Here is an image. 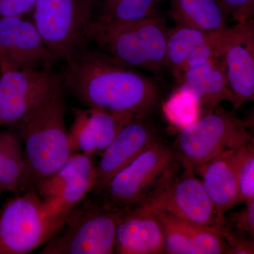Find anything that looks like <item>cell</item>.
<instances>
[{"label": "cell", "instance_id": "21", "mask_svg": "<svg viewBox=\"0 0 254 254\" xmlns=\"http://www.w3.org/2000/svg\"><path fill=\"white\" fill-rule=\"evenodd\" d=\"M170 14L176 24L202 31L228 26V18L218 0H170Z\"/></svg>", "mask_w": 254, "mask_h": 254}, {"label": "cell", "instance_id": "25", "mask_svg": "<svg viewBox=\"0 0 254 254\" xmlns=\"http://www.w3.org/2000/svg\"><path fill=\"white\" fill-rule=\"evenodd\" d=\"M241 203L247 204L254 195V133L247 144L240 176Z\"/></svg>", "mask_w": 254, "mask_h": 254}, {"label": "cell", "instance_id": "5", "mask_svg": "<svg viewBox=\"0 0 254 254\" xmlns=\"http://www.w3.org/2000/svg\"><path fill=\"white\" fill-rule=\"evenodd\" d=\"M247 127L235 111H228L219 105L181 130L174 145V160L195 171L225 150L248 144L252 134Z\"/></svg>", "mask_w": 254, "mask_h": 254}, {"label": "cell", "instance_id": "2", "mask_svg": "<svg viewBox=\"0 0 254 254\" xmlns=\"http://www.w3.org/2000/svg\"><path fill=\"white\" fill-rule=\"evenodd\" d=\"M168 31L161 15L132 21L93 20L88 38L91 44L124 65L160 73L167 68Z\"/></svg>", "mask_w": 254, "mask_h": 254}, {"label": "cell", "instance_id": "31", "mask_svg": "<svg viewBox=\"0 0 254 254\" xmlns=\"http://www.w3.org/2000/svg\"><path fill=\"white\" fill-rule=\"evenodd\" d=\"M1 194H2V193H1V192H0V195H1Z\"/></svg>", "mask_w": 254, "mask_h": 254}, {"label": "cell", "instance_id": "24", "mask_svg": "<svg viewBox=\"0 0 254 254\" xmlns=\"http://www.w3.org/2000/svg\"><path fill=\"white\" fill-rule=\"evenodd\" d=\"M163 113L170 123L182 129L195 123L201 116L196 95L189 87L180 84L163 105Z\"/></svg>", "mask_w": 254, "mask_h": 254}, {"label": "cell", "instance_id": "15", "mask_svg": "<svg viewBox=\"0 0 254 254\" xmlns=\"http://www.w3.org/2000/svg\"><path fill=\"white\" fill-rule=\"evenodd\" d=\"M115 254H165L163 228L153 209L143 203L123 209Z\"/></svg>", "mask_w": 254, "mask_h": 254}, {"label": "cell", "instance_id": "4", "mask_svg": "<svg viewBox=\"0 0 254 254\" xmlns=\"http://www.w3.org/2000/svg\"><path fill=\"white\" fill-rule=\"evenodd\" d=\"M68 215L53 214L34 187L0 208V254H27L46 245Z\"/></svg>", "mask_w": 254, "mask_h": 254}, {"label": "cell", "instance_id": "3", "mask_svg": "<svg viewBox=\"0 0 254 254\" xmlns=\"http://www.w3.org/2000/svg\"><path fill=\"white\" fill-rule=\"evenodd\" d=\"M64 88L60 84L45 104L18 127L33 187L59 170L73 154L65 123Z\"/></svg>", "mask_w": 254, "mask_h": 254}, {"label": "cell", "instance_id": "16", "mask_svg": "<svg viewBox=\"0 0 254 254\" xmlns=\"http://www.w3.org/2000/svg\"><path fill=\"white\" fill-rule=\"evenodd\" d=\"M133 117L100 109L76 110L68 130L70 145L73 153L93 156L102 155L119 132Z\"/></svg>", "mask_w": 254, "mask_h": 254}, {"label": "cell", "instance_id": "22", "mask_svg": "<svg viewBox=\"0 0 254 254\" xmlns=\"http://www.w3.org/2000/svg\"><path fill=\"white\" fill-rule=\"evenodd\" d=\"M213 31H205L176 24L168 28L165 50L166 67L180 79L187 60Z\"/></svg>", "mask_w": 254, "mask_h": 254}, {"label": "cell", "instance_id": "13", "mask_svg": "<svg viewBox=\"0 0 254 254\" xmlns=\"http://www.w3.org/2000/svg\"><path fill=\"white\" fill-rule=\"evenodd\" d=\"M247 150V145L225 150L195 171L213 203L219 230L225 225L227 212L241 203L240 171Z\"/></svg>", "mask_w": 254, "mask_h": 254}, {"label": "cell", "instance_id": "27", "mask_svg": "<svg viewBox=\"0 0 254 254\" xmlns=\"http://www.w3.org/2000/svg\"><path fill=\"white\" fill-rule=\"evenodd\" d=\"M37 0H0V17L17 16L33 11Z\"/></svg>", "mask_w": 254, "mask_h": 254}, {"label": "cell", "instance_id": "8", "mask_svg": "<svg viewBox=\"0 0 254 254\" xmlns=\"http://www.w3.org/2000/svg\"><path fill=\"white\" fill-rule=\"evenodd\" d=\"M122 210L98 205L74 207L59 232L43 246L41 254H115Z\"/></svg>", "mask_w": 254, "mask_h": 254}, {"label": "cell", "instance_id": "11", "mask_svg": "<svg viewBox=\"0 0 254 254\" xmlns=\"http://www.w3.org/2000/svg\"><path fill=\"white\" fill-rule=\"evenodd\" d=\"M95 165L93 156L74 153L59 170L37 184L35 189L51 213L68 215L93 190Z\"/></svg>", "mask_w": 254, "mask_h": 254}, {"label": "cell", "instance_id": "20", "mask_svg": "<svg viewBox=\"0 0 254 254\" xmlns=\"http://www.w3.org/2000/svg\"><path fill=\"white\" fill-rule=\"evenodd\" d=\"M33 187L18 131L0 127V192L18 195Z\"/></svg>", "mask_w": 254, "mask_h": 254}, {"label": "cell", "instance_id": "14", "mask_svg": "<svg viewBox=\"0 0 254 254\" xmlns=\"http://www.w3.org/2000/svg\"><path fill=\"white\" fill-rule=\"evenodd\" d=\"M157 141L156 130L147 118H133L125 124L95 165L93 191L102 193L117 174Z\"/></svg>", "mask_w": 254, "mask_h": 254}, {"label": "cell", "instance_id": "23", "mask_svg": "<svg viewBox=\"0 0 254 254\" xmlns=\"http://www.w3.org/2000/svg\"><path fill=\"white\" fill-rule=\"evenodd\" d=\"M93 20L132 21L161 15L155 0H92Z\"/></svg>", "mask_w": 254, "mask_h": 254}, {"label": "cell", "instance_id": "26", "mask_svg": "<svg viewBox=\"0 0 254 254\" xmlns=\"http://www.w3.org/2000/svg\"><path fill=\"white\" fill-rule=\"evenodd\" d=\"M227 18L237 23H254V0H218Z\"/></svg>", "mask_w": 254, "mask_h": 254}, {"label": "cell", "instance_id": "17", "mask_svg": "<svg viewBox=\"0 0 254 254\" xmlns=\"http://www.w3.org/2000/svg\"><path fill=\"white\" fill-rule=\"evenodd\" d=\"M163 228L165 254H230L221 230L181 220L153 210Z\"/></svg>", "mask_w": 254, "mask_h": 254}, {"label": "cell", "instance_id": "29", "mask_svg": "<svg viewBox=\"0 0 254 254\" xmlns=\"http://www.w3.org/2000/svg\"><path fill=\"white\" fill-rule=\"evenodd\" d=\"M246 124H247V127L250 126V125H252V126H254V108L253 112H252V117H251L250 121L247 122Z\"/></svg>", "mask_w": 254, "mask_h": 254}, {"label": "cell", "instance_id": "18", "mask_svg": "<svg viewBox=\"0 0 254 254\" xmlns=\"http://www.w3.org/2000/svg\"><path fill=\"white\" fill-rule=\"evenodd\" d=\"M179 81L196 95L201 115L213 111L222 102L233 105L235 101L227 82L223 57L187 68Z\"/></svg>", "mask_w": 254, "mask_h": 254}, {"label": "cell", "instance_id": "28", "mask_svg": "<svg viewBox=\"0 0 254 254\" xmlns=\"http://www.w3.org/2000/svg\"><path fill=\"white\" fill-rule=\"evenodd\" d=\"M250 254H254V233L250 236Z\"/></svg>", "mask_w": 254, "mask_h": 254}, {"label": "cell", "instance_id": "12", "mask_svg": "<svg viewBox=\"0 0 254 254\" xmlns=\"http://www.w3.org/2000/svg\"><path fill=\"white\" fill-rule=\"evenodd\" d=\"M55 63L34 23L17 16L0 17V71L50 70Z\"/></svg>", "mask_w": 254, "mask_h": 254}, {"label": "cell", "instance_id": "32", "mask_svg": "<svg viewBox=\"0 0 254 254\" xmlns=\"http://www.w3.org/2000/svg\"><path fill=\"white\" fill-rule=\"evenodd\" d=\"M253 25H254V23H253Z\"/></svg>", "mask_w": 254, "mask_h": 254}, {"label": "cell", "instance_id": "19", "mask_svg": "<svg viewBox=\"0 0 254 254\" xmlns=\"http://www.w3.org/2000/svg\"><path fill=\"white\" fill-rule=\"evenodd\" d=\"M234 110L247 102L254 103V29L253 24L228 46L223 55Z\"/></svg>", "mask_w": 254, "mask_h": 254}, {"label": "cell", "instance_id": "1", "mask_svg": "<svg viewBox=\"0 0 254 254\" xmlns=\"http://www.w3.org/2000/svg\"><path fill=\"white\" fill-rule=\"evenodd\" d=\"M64 88L87 108L148 118L160 91L153 78L91 46L65 63Z\"/></svg>", "mask_w": 254, "mask_h": 254}, {"label": "cell", "instance_id": "7", "mask_svg": "<svg viewBox=\"0 0 254 254\" xmlns=\"http://www.w3.org/2000/svg\"><path fill=\"white\" fill-rule=\"evenodd\" d=\"M141 203L175 218L218 228L213 203L201 180L175 160Z\"/></svg>", "mask_w": 254, "mask_h": 254}, {"label": "cell", "instance_id": "30", "mask_svg": "<svg viewBox=\"0 0 254 254\" xmlns=\"http://www.w3.org/2000/svg\"><path fill=\"white\" fill-rule=\"evenodd\" d=\"M155 1L159 4V3L161 2V1H164V0H155Z\"/></svg>", "mask_w": 254, "mask_h": 254}, {"label": "cell", "instance_id": "6", "mask_svg": "<svg viewBox=\"0 0 254 254\" xmlns=\"http://www.w3.org/2000/svg\"><path fill=\"white\" fill-rule=\"evenodd\" d=\"M33 23L55 62L68 63L88 49L92 0H37Z\"/></svg>", "mask_w": 254, "mask_h": 254}, {"label": "cell", "instance_id": "9", "mask_svg": "<svg viewBox=\"0 0 254 254\" xmlns=\"http://www.w3.org/2000/svg\"><path fill=\"white\" fill-rule=\"evenodd\" d=\"M62 83L51 69L0 71V127L17 129Z\"/></svg>", "mask_w": 254, "mask_h": 254}, {"label": "cell", "instance_id": "10", "mask_svg": "<svg viewBox=\"0 0 254 254\" xmlns=\"http://www.w3.org/2000/svg\"><path fill=\"white\" fill-rule=\"evenodd\" d=\"M173 160V150L155 142L110 180L103 206L122 210L139 204Z\"/></svg>", "mask_w": 254, "mask_h": 254}]
</instances>
